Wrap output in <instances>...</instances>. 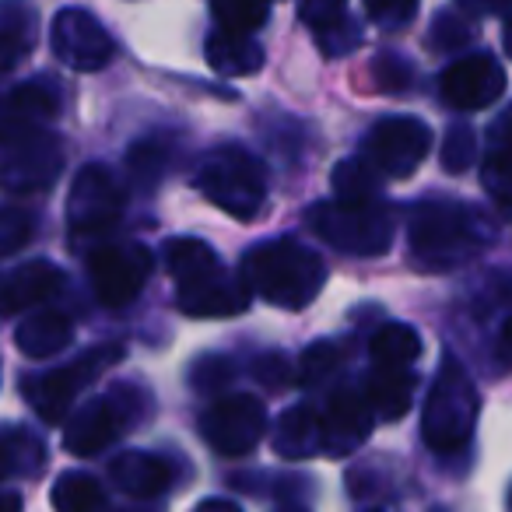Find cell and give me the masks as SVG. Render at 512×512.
<instances>
[{
	"mask_svg": "<svg viewBox=\"0 0 512 512\" xmlns=\"http://www.w3.org/2000/svg\"><path fill=\"white\" fill-rule=\"evenodd\" d=\"M204 57L211 71L228 74V78H246V74H256L264 67V46L256 39L228 36V32L214 29L204 43Z\"/></svg>",
	"mask_w": 512,
	"mask_h": 512,
	"instance_id": "obj_23",
	"label": "cell"
},
{
	"mask_svg": "<svg viewBox=\"0 0 512 512\" xmlns=\"http://www.w3.org/2000/svg\"><path fill=\"white\" fill-rule=\"evenodd\" d=\"M502 46H505V53H509V60H512V15L505 18V29H502Z\"/></svg>",
	"mask_w": 512,
	"mask_h": 512,
	"instance_id": "obj_44",
	"label": "cell"
},
{
	"mask_svg": "<svg viewBox=\"0 0 512 512\" xmlns=\"http://www.w3.org/2000/svg\"><path fill=\"white\" fill-rule=\"evenodd\" d=\"M477 411H481V397L463 365L456 358H442L435 383L425 397V411H421V439L432 453L449 456L460 453L470 442L477 425Z\"/></svg>",
	"mask_w": 512,
	"mask_h": 512,
	"instance_id": "obj_3",
	"label": "cell"
},
{
	"mask_svg": "<svg viewBox=\"0 0 512 512\" xmlns=\"http://www.w3.org/2000/svg\"><path fill=\"white\" fill-rule=\"evenodd\" d=\"M365 400L376 418H404L414 404V376L407 369H376L365 383Z\"/></svg>",
	"mask_w": 512,
	"mask_h": 512,
	"instance_id": "obj_25",
	"label": "cell"
},
{
	"mask_svg": "<svg viewBox=\"0 0 512 512\" xmlns=\"http://www.w3.org/2000/svg\"><path fill=\"white\" fill-rule=\"evenodd\" d=\"M32 239V214L18 207H0V256L18 253Z\"/></svg>",
	"mask_w": 512,
	"mask_h": 512,
	"instance_id": "obj_35",
	"label": "cell"
},
{
	"mask_svg": "<svg viewBox=\"0 0 512 512\" xmlns=\"http://www.w3.org/2000/svg\"><path fill=\"white\" fill-rule=\"evenodd\" d=\"M197 512H242V509L235 502H228V498H204L197 505Z\"/></svg>",
	"mask_w": 512,
	"mask_h": 512,
	"instance_id": "obj_41",
	"label": "cell"
},
{
	"mask_svg": "<svg viewBox=\"0 0 512 512\" xmlns=\"http://www.w3.org/2000/svg\"><path fill=\"white\" fill-rule=\"evenodd\" d=\"M509 498H512V495H509Z\"/></svg>",
	"mask_w": 512,
	"mask_h": 512,
	"instance_id": "obj_46",
	"label": "cell"
},
{
	"mask_svg": "<svg viewBox=\"0 0 512 512\" xmlns=\"http://www.w3.org/2000/svg\"><path fill=\"white\" fill-rule=\"evenodd\" d=\"M372 74H376L379 88H390V92H404L407 81H411V67H407L397 53H383V57L372 64Z\"/></svg>",
	"mask_w": 512,
	"mask_h": 512,
	"instance_id": "obj_39",
	"label": "cell"
},
{
	"mask_svg": "<svg viewBox=\"0 0 512 512\" xmlns=\"http://www.w3.org/2000/svg\"><path fill=\"white\" fill-rule=\"evenodd\" d=\"M50 43L53 53L64 67L78 74H95L102 67L113 64L116 57V43L102 22L85 8H64L57 11L53 18V29H50Z\"/></svg>",
	"mask_w": 512,
	"mask_h": 512,
	"instance_id": "obj_12",
	"label": "cell"
},
{
	"mask_svg": "<svg viewBox=\"0 0 512 512\" xmlns=\"http://www.w3.org/2000/svg\"><path fill=\"white\" fill-rule=\"evenodd\" d=\"M211 18L218 22V32L253 39V32L264 29V22L271 18V4H256V0H214Z\"/></svg>",
	"mask_w": 512,
	"mask_h": 512,
	"instance_id": "obj_30",
	"label": "cell"
},
{
	"mask_svg": "<svg viewBox=\"0 0 512 512\" xmlns=\"http://www.w3.org/2000/svg\"><path fill=\"white\" fill-rule=\"evenodd\" d=\"M60 169H64L60 141L43 130V134L29 137V141L11 144L0 179H4V186H8L11 193H39L57 183Z\"/></svg>",
	"mask_w": 512,
	"mask_h": 512,
	"instance_id": "obj_15",
	"label": "cell"
},
{
	"mask_svg": "<svg viewBox=\"0 0 512 512\" xmlns=\"http://www.w3.org/2000/svg\"><path fill=\"white\" fill-rule=\"evenodd\" d=\"M130 169H134V179L144 186H155L165 172V155L158 144H134L130 148Z\"/></svg>",
	"mask_w": 512,
	"mask_h": 512,
	"instance_id": "obj_37",
	"label": "cell"
},
{
	"mask_svg": "<svg viewBox=\"0 0 512 512\" xmlns=\"http://www.w3.org/2000/svg\"><path fill=\"white\" fill-rule=\"evenodd\" d=\"M379 172L358 158H344L334 169V193L341 204H379Z\"/></svg>",
	"mask_w": 512,
	"mask_h": 512,
	"instance_id": "obj_29",
	"label": "cell"
},
{
	"mask_svg": "<svg viewBox=\"0 0 512 512\" xmlns=\"http://www.w3.org/2000/svg\"><path fill=\"white\" fill-rule=\"evenodd\" d=\"M306 225L327 246L348 256H379L393 246V218L383 204H341L323 200L306 214Z\"/></svg>",
	"mask_w": 512,
	"mask_h": 512,
	"instance_id": "obj_6",
	"label": "cell"
},
{
	"mask_svg": "<svg viewBox=\"0 0 512 512\" xmlns=\"http://www.w3.org/2000/svg\"><path fill=\"white\" fill-rule=\"evenodd\" d=\"M232 376H235L232 358H225V355H200L190 369V383H193V390H200V393H218Z\"/></svg>",
	"mask_w": 512,
	"mask_h": 512,
	"instance_id": "obj_34",
	"label": "cell"
},
{
	"mask_svg": "<svg viewBox=\"0 0 512 512\" xmlns=\"http://www.w3.org/2000/svg\"><path fill=\"white\" fill-rule=\"evenodd\" d=\"M505 67L488 53H474V57H460L442 71L439 95L446 106L460 109V113H474V109H488L498 95L505 92Z\"/></svg>",
	"mask_w": 512,
	"mask_h": 512,
	"instance_id": "obj_13",
	"label": "cell"
},
{
	"mask_svg": "<svg viewBox=\"0 0 512 512\" xmlns=\"http://www.w3.org/2000/svg\"><path fill=\"white\" fill-rule=\"evenodd\" d=\"M376 369H407L421 358V337L411 323H383L369 344Z\"/></svg>",
	"mask_w": 512,
	"mask_h": 512,
	"instance_id": "obj_27",
	"label": "cell"
},
{
	"mask_svg": "<svg viewBox=\"0 0 512 512\" xmlns=\"http://www.w3.org/2000/svg\"><path fill=\"white\" fill-rule=\"evenodd\" d=\"M155 256L141 242H109V246L92 249L88 256V278H92L95 299L106 309H123L144 292Z\"/></svg>",
	"mask_w": 512,
	"mask_h": 512,
	"instance_id": "obj_7",
	"label": "cell"
},
{
	"mask_svg": "<svg viewBox=\"0 0 512 512\" xmlns=\"http://www.w3.org/2000/svg\"><path fill=\"white\" fill-rule=\"evenodd\" d=\"M249 285L242 278H232V274L221 267L218 274L197 281L190 288H176V306L179 313L193 316V320H218V316H239L249 309Z\"/></svg>",
	"mask_w": 512,
	"mask_h": 512,
	"instance_id": "obj_17",
	"label": "cell"
},
{
	"mask_svg": "<svg viewBox=\"0 0 512 512\" xmlns=\"http://www.w3.org/2000/svg\"><path fill=\"white\" fill-rule=\"evenodd\" d=\"M71 341H74V320L67 313H60V309H39V313H29L15 334L18 351H22L25 358H32V362L53 358Z\"/></svg>",
	"mask_w": 512,
	"mask_h": 512,
	"instance_id": "obj_21",
	"label": "cell"
},
{
	"mask_svg": "<svg viewBox=\"0 0 512 512\" xmlns=\"http://www.w3.org/2000/svg\"><path fill=\"white\" fill-rule=\"evenodd\" d=\"M113 484L130 498H158L172 488V463L158 453H141L130 449L109 463Z\"/></svg>",
	"mask_w": 512,
	"mask_h": 512,
	"instance_id": "obj_20",
	"label": "cell"
},
{
	"mask_svg": "<svg viewBox=\"0 0 512 512\" xmlns=\"http://www.w3.org/2000/svg\"><path fill=\"white\" fill-rule=\"evenodd\" d=\"M498 358H502V362H512V316L505 320L502 337H498Z\"/></svg>",
	"mask_w": 512,
	"mask_h": 512,
	"instance_id": "obj_42",
	"label": "cell"
},
{
	"mask_svg": "<svg viewBox=\"0 0 512 512\" xmlns=\"http://www.w3.org/2000/svg\"><path fill=\"white\" fill-rule=\"evenodd\" d=\"M432 151V130L414 116H386L365 137L362 158L390 179H407Z\"/></svg>",
	"mask_w": 512,
	"mask_h": 512,
	"instance_id": "obj_10",
	"label": "cell"
},
{
	"mask_svg": "<svg viewBox=\"0 0 512 512\" xmlns=\"http://www.w3.org/2000/svg\"><path fill=\"white\" fill-rule=\"evenodd\" d=\"M60 88L50 78H32L0 99V141L18 144L43 134V127L60 113Z\"/></svg>",
	"mask_w": 512,
	"mask_h": 512,
	"instance_id": "obj_14",
	"label": "cell"
},
{
	"mask_svg": "<svg viewBox=\"0 0 512 512\" xmlns=\"http://www.w3.org/2000/svg\"><path fill=\"white\" fill-rule=\"evenodd\" d=\"M123 186L116 183V176L106 165H85V169L74 176L71 197H67V225L81 239H92V235H106L120 225L123 214Z\"/></svg>",
	"mask_w": 512,
	"mask_h": 512,
	"instance_id": "obj_9",
	"label": "cell"
},
{
	"mask_svg": "<svg viewBox=\"0 0 512 512\" xmlns=\"http://www.w3.org/2000/svg\"><path fill=\"white\" fill-rule=\"evenodd\" d=\"M320 432H323V453L348 456L362 449V442L372 432V407L365 393L358 390H337L320 411Z\"/></svg>",
	"mask_w": 512,
	"mask_h": 512,
	"instance_id": "obj_16",
	"label": "cell"
},
{
	"mask_svg": "<svg viewBox=\"0 0 512 512\" xmlns=\"http://www.w3.org/2000/svg\"><path fill=\"white\" fill-rule=\"evenodd\" d=\"M46 470V446L18 425H0V477H39Z\"/></svg>",
	"mask_w": 512,
	"mask_h": 512,
	"instance_id": "obj_26",
	"label": "cell"
},
{
	"mask_svg": "<svg viewBox=\"0 0 512 512\" xmlns=\"http://www.w3.org/2000/svg\"><path fill=\"white\" fill-rule=\"evenodd\" d=\"M29 50H32V32L0 25V71H11V67H18Z\"/></svg>",
	"mask_w": 512,
	"mask_h": 512,
	"instance_id": "obj_38",
	"label": "cell"
},
{
	"mask_svg": "<svg viewBox=\"0 0 512 512\" xmlns=\"http://www.w3.org/2000/svg\"><path fill=\"white\" fill-rule=\"evenodd\" d=\"M428 43L439 53H456L460 46L470 43V25L460 18V11H439L428 32Z\"/></svg>",
	"mask_w": 512,
	"mask_h": 512,
	"instance_id": "obj_33",
	"label": "cell"
},
{
	"mask_svg": "<svg viewBox=\"0 0 512 512\" xmlns=\"http://www.w3.org/2000/svg\"><path fill=\"white\" fill-rule=\"evenodd\" d=\"M165 267H169L176 288H190L221 271L218 253L204 239H193V235H176V239L165 242Z\"/></svg>",
	"mask_w": 512,
	"mask_h": 512,
	"instance_id": "obj_24",
	"label": "cell"
},
{
	"mask_svg": "<svg viewBox=\"0 0 512 512\" xmlns=\"http://www.w3.org/2000/svg\"><path fill=\"white\" fill-rule=\"evenodd\" d=\"M50 502L57 512H106V491L85 470H64L53 481Z\"/></svg>",
	"mask_w": 512,
	"mask_h": 512,
	"instance_id": "obj_28",
	"label": "cell"
},
{
	"mask_svg": "<svg viewBox=\"0 0 512 512\" xmlns=\"http://www.w3.org/2000/svg\"><path fill=\"white\" fill-rule=\"evenodd\" d=\"M267 432V407L253 393H228L200 414V435L218 456H249Z\"/></svg>",
	"mask_w": 512,
	"mask_h": 512,
	"instance_id": "obj_8",
	"label": "cell"
},
{
	"mask_svg": "<svg viewBox=\"0 0 512 512\" xmlns=\"http://www.w3.org/2000/svg\"><path fill=\"white\" fill-rule=\"evenodd\" d=\"M137 418V393L130 386H116L109 397L85 404L64 425V449L71 456H95L116 442Z\"/></svg>",
	"mask_w": 512,
	"mask_h": 512,
	"instance_id": "obj_11",
	"label": "cell"
},
{
	"mask_svg": "<svg viewBox=\"0 0 512 512\" xmlns=\"http://www.w3.org/2000/svg\"><path fill=\"white\" fill-rule=\"evenodd\" d=\"M278 512H309V509H302V505H281Z\"/></svg>",
	"mask_w": 512,
	"mask_h": 512,
	"instance_id": "obj_45",
	"label": "cell"
},
{
	"mask_svg": "<svg viewBox=\"0 0 512 512\" xmlns=\"http://www.w3.org/2000/svg\"><path fill=\"white\" fill-rule=\"evenodd\" d=\"M407 239L411 260L421 271H453L491 239V228L474 207L449 197H428L411 211Z\"/></svg>",
	"mask_w": 512,
	"mask_h": 512,
	"instance_id": "obj_2",
	"label": "cell"
},
{
	"mask_svg": "<svg viewBox=\"0 0 512 512\" xmlns=\"http://www.w3.org/2000/svg\"><path fill=\"white\" fill-rule=\"evenodd\" d=\"M341 358H344V351L337 348L334 341L309 344V348L302 351V358H299V383H306V386L327 383V379L341 369Z\"/></svg>",
	"mask_w": 512,
	"mask_h": 512,
	"instance_id": "obj_31",
	"label": "cell"
},
{
	"mask_svg": "<svg viewBox=\"0 0 512 512\" xmlns=\"http://www.w3.org/2000/svg\"><path fill=\"white\" fill-rule=\"evenodd\" d=\"M0 512H22V495L18 491H0Z\"/></svg>",
	"mask_w": 512,
	"mask_h": 512,
	"instance_id": "obj_43",
	"label": "cell"
},
{
	"mask_svg": "<svg viewBox=\"0 0 512 512\" xmlns=\"http://www.w3.org/2000/svg\"><path fill=\"white\" fill-rule=\"evenodd\" d=\"M242 281L249 292L278 309H306L327 281L323 256L292 235L260 242L242 256Z\"/></svg>",
	"mask_w": 512,
	"mask_h": 512,
	"instance_id": "obj_1",
	"label": "cell"
},
{
	"mask_svg": "<svg viewBox=\"0 0 512 512\" xmlns=\"http://www.w3.org/2000/svg\"><path fill=\"white\" fill-rule=\"evenodd\" d=\"M274 449H278V456H285V460H306V456H313V453H323L320 411L306 404L288 407L278 418Z\"/></svg>",
	"mask_w": 512,
	"mask_h": 512,
	"instance_id": "obj_22",
	"label": "cell"
},
{
	"mask_svg": "<svg viewBox=\"0 0 512 512\" xmlns=\"http://www.w3.org/2000/svg\"><path fill=\"white\" fill-rule=\"evenodd\" d=\"M120 358H123V344H95L81 358L60 365V369L22 379V397L29 400V407L46 425H64L78 393L88 390L92 383H99L109 372V365H116Z\"/></svg>",
	"mask_w": 512,
	"mask_h": 512,
	"instance_id": "obj_5",
	"label": "cell"
},
{
	"mask_svg": "<svg viewBox=\"0 0 512 512\" xmlns=\"http://www.w3.org/2000/svg\"><path fill=\"white\" fill-rule=\"evenodd\" d=\"M442 169L446 172H463L474 165L477 158V134L467 127V123H453V127L446 130V141H442Z\"/></svg>",
	"mask_w": 512,
	"mask_h": 512,
	"instance_id": "obj_32",
	"label": "cell"
},
{
	"mask_svg": "<svg viewBox=\"0 0 512 512\" xmlns=\"http://www.w3.org/2000/svg\"><path fill=\"white\" fill-rule=\"evenodd\" d=\"M365 15L372 18V22H383V25H390V29H397V25H404V22H411L414 15H418V8H414L411 0L407 4H365Z\"/></svg>",
	"mask_w": 512,
	"mask_h": 512,
	"instance_id": "obj_40",
	"label": "cell"
},
{
	"mask_svg": "<svg viewBox=\"0 0 512 512\" xmlns=\"http://www.w3.org/2000/svg\"><path fill=\"white\" fill-rule=\"evenodd\" d=\"M193 186L214 207H221V211L239 221H253L264 214L267 204L264 165L256 162L246 148H239V144H221V148L207 151L197 165Z\"/></svg>",
	"mask_w": 512,
	"mask_h": 512,
	"instance_id": "obj_4",
	"label": "cell"
},
{
	"mask_svg": "<svg viewBox=\"0 0 512 512\" xmlns=\"http://www.w3.org/2000/svg\"><path fill=\"white\" fill-rule=\"evenodd\" d=\"M299 18L313 29V39L327 57H348L362 46V29L337 0H309L299 8Z\"/></svg>",
	"mask_w": 512,
	"mask_h": 512,
	"instance_id": "obj_19",
	"label": "cell"
},
{
	"mask_svg": "<svg viewBox=\"0 0 512 512\" xmlns=\"http://www.w3.org/2000/svg\"><path fill=\"white\" fill-rule=\"evenodd\" d=\"M253 376L267 390H281V386L292 383V362H288L285 351H264V355L253 362Z\"/></svg>",
	"mask_w": 512,
	"mask_h": 512,
	"instance_id": "obj_36",
	"label": "cell"
},
{
	"mask_svg": "<svg viewBox=\"0 0 512 512\" xmlns=\"http://www.w3.org/2000/svg\"><path fill=\"white\" fill-rule=\"evenodd\" d=\"M64 288V271L50 260H29L0 278V316H18L53 299Z\"/></svg>",
	"mask_w": 512,
	"mask_h": 512,
	"instance_id": "obj_18",
	"label": "cell"
}]
</instances>
